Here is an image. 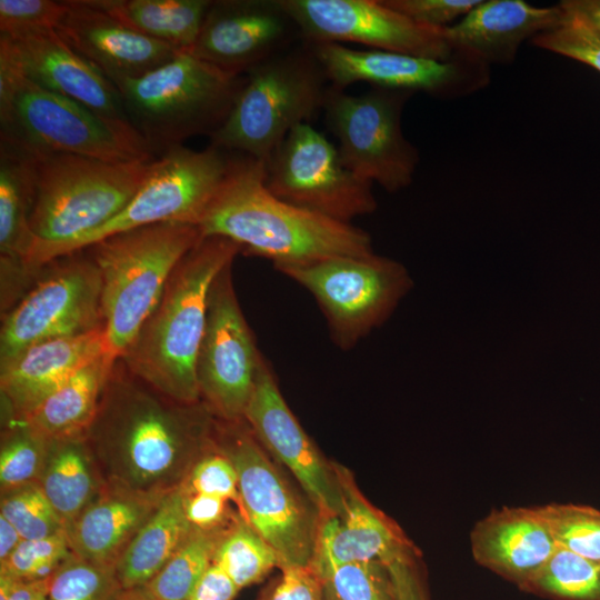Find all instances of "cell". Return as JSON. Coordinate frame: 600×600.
Here are the masks:
<instances>
[{"instance_id": "6da1fadb", "label": "cell", "mask_w": 600, "mask_h": 600, "mask_svg": "<svg viewBox=\"0 0 600 600\" xmlns=\"http://www.w3.org/2000/svg\"><path fill=\"white\" fill-rule=\"evenodd\" d=\"M216 424L202 401H174L118 360L84 437L106 486L168 494L216 447Z\"/></svg>"}, {"instance_id": "7a4b0ae2", "label": "cell", "mask_w": 600, "mask_h": 600, "mask_svg": "<svg viewBox=\"0 0 600 600\" xmlns=\"http://www.w3.org/2000/svg\"><path fill=\"white\" fill-rule=\"evenodd\" d=\"M266 173L261 161L232 157L197 223L202 237L227 238L241 252L271 260L274 268L373 252L367 231L281 200L267 188Z\"/></svg>"}, {"instance_id": "3957f363", "label": "cell", "mask_w": 600, "mask_h": 600, "mask_svg": "<svg viewBox=\"0 0 600 600\" xmlns=\"http://www.w3.org/2000/svg\"><path fill=\"white\" fill-rule=\"evenodd\" d=\"M241 252L233 241L202 237L179 261L153 310L119 359L126 369L163 396L200 402L196 361L213 280Z\"/></svg>"}, {"instance_id": "277c9868", "label": "cell", "mask_w": 600, "mask_h": 600, "mask_svg": "<svg viewBox=\"0 0 600 600\" xmlns=\"http://www.w3.org/2000/svg\"><path fill=\"white\" fill-rule=\"evenodd\" d=\"M154 159L112 162L68 153L37 154L30 217L36 242L26 259L29 270L39 274L66 247L116 217Z\"/></svg>"}, {"instance_id": "5b68a950", "label": "cell", "mask_w": 600, "mask_h": 600, "mask_svg": "<svg viewBox=\"0 0 600 600\" xmlns=\"http://www.w3.org/2000/svg\"><path fill=\"white\" fill-rule=\"evenodd\" d=\"M202 238L190 223L144 226L104 238L88 249L101 278L107 357L117 362L159 301L179 261Z\"/></svg>"}, {"instance_id": "8992f818", "label": "cell", "mask_w": 600, "mask_h": 600, "mask_svg": "<svg viewBox=\"0 0 600 600\" xmlns=\"http://www.w3.org/2000/svg\"><path fill=\"white\" fill-rule=\"evenodd\" d=\"M0 137L36 154L68 153L123 162L154 159L126 120L110 119L48 90L0 61Z\"/></svg>"}, {"instance_id": "52a82bcc", "label": "cell", "mask_w": 600, "mask_h": 600, "mask_svg": "<svg viewBox=\"0 0 600 600\" xmlns=\"http://www.w3.org/2000/svg\"><path fill=\"white\" fill-rule=\"evenodd\" d=\"M244 77L227 72L189 51L133 79L113 83L129 122L152 151L210 136L228 117Z\"/></svg>"}, {"instance_id": "ba28073f", "label": "cell", "mask_w": 600, "mask_h": 600, "mask_svg": "<svg viewBox=\"0 0 600 600\" xmlns=\"http://www.w3.org/2000/svg\"><path fill=\"white\" fill-rule=\"evenodd\" d=\"M312 50L278 53L247 72L210 144L267 164L289 132L323 108L329 88Z\"/></svg>"}, {"instance_id": "9c48e42d", "label": "cell", "mask_w": 600, "mask_h": 600, "mask_svg": "<svg viewBox=\"0 0 600 600\" xmlns=\"http://www.w3.org/2000/svg\"><path fill=\"white\" fill-rule=\"evenodd\" d=\"M216 443L233 464L248 523L276 550L280 569L309 566L320 512L272 462L247 422L217 419Z\"/></svg>"}, {"instance_id": "30bf717a", "label": "cell", "mask_w": 600, "mask_h": 600, "mask_svg": "<svg viewBox=\"0 0 600 600\" xmlns=\"http://www.w3.org/2000/svg\"><path fill=\"white\" fill-rule=\"evenodd\" d=\"M276 269L312 294L341 350L384 323L412 287L404 266L374 252Z\"/></svg>"}, {"instance_id": "8fae6325", "label": "cell", "mask_w": 600, "mask_h": 600, "mask_svg": "<svg viewBox=\"0 0 600 600\" xmlns=\"http://www.w3.org/2000/svg\"><path fill=\"white\" fill-rule=\"evenodd\" d=\"M410 96L379 88L350 94L329 87L323 102L343 164L388 192L408 187L419 163L418 150L401 128L403 106Z\"/></svg>"}, {"instance_id": "7c38bea8", "label": "cell", "mask_w": 600, "mask_h": 600, "mask_svg": "<svg viewBox=\"0 0 600 600\" xmlns=\"http://www.w3.org/2000/svg\"><path fill=\"white\" fill-rule=\"evenodd\" d=\"M43 270L2 314L0 363L36 343L103 327L100 271L90 256L76 251L49 262Z\"/></svg>"}, {"instance_id": "4fadbf2b", "label": "cell", "mask_w": 600, "mask_h": 600, "mask_svg": "<svg viewBox=\"0 0 600 600\" xmlns=\"http://www.w3.org/2000/svg\"><path fill=\"white\" fill-rule=\"evenodd\" d=\"M231 160L227 151L211 144L201 151L183 146L166 150L153 160L129 203L106 224L66 247L60 257L144 226L167 222L197 226L223 182Z\"/></svg>"}, {"instance_id": "5bb4252c", "label": "cell", "mask_w": 600, "mask_h": 600, "mask_svg": "<svg viewBox=\"0 0 600 600\" xmlns=\"http://www.w3.org/2000/svg\"><path fill=\"white\" fill-rule=\"evenodd\" d=\"M266 171L271 193L327 218L351 223L377 209L373 183L350 171L338 148L310 123L289 132Z\"/></svg>"}, {"instance_id": "9a60e30c", "label": "cell", "mask_w": 600, "mask_h": 600, "mask_svg": "<svg viewBox=\"0 0 600 600\" xmlns=\"http://www.w3.org/2000/svg\"><path fill=\"white\" fill-rule=\"evenodd\" d=\"M232 264L213 280L203 337L196 361L200 400L222 421L244 420L263 358L242 313Z\"/></svg>"}, {"instance_id": "2e32d148", "label": "cell", "mask_w": 600, "mask_h": 600, "mask_svg": "<svg viewBox=\"0 0 600 600\" xmlns=\"http://www.w3.org/2000/svg\"><path fill=\"white\" fill-rule=\"evenodd\" d=\"M309 46L331 87L341 90L361 81L379 89L460 98L490 82L488 64L457 52L450 60H436L384 50L352 49L334 42Z\"/></svg>"}, {"instance_id": "e0dca14e", "label": "cell", "mask_w": 600, "mask_h": 600, "mask_svg": "<svg viewBox=\"0 0 600 600\" xmlns=\"http://www.w3.org/2000/svg\"><path fill=\"white\" fill-rule=\"evenodd\" d=\"M308 43L351 42L436 60L454 52L443 30L419 24L383 0H280Z\"/></svg>"}, {"instance_id": "ac0fdd59", "label": "cell", "mask_w": 600, "mask_h": 600, "mask_svg": "<svg viewBox=\"0 0 600 600\" xmlns=\"http://www.w3.org/2000/svg\"><path fill=\"white\" fill-rule=\"evenodd\" d=\"M244 421L262 448L300 484L321 516L343 511L338 464L327 461L284 400L273 371L261 360Z\"/></svg>"}, {"instance_id": "d6986e66", "label": "cell", "mask_w": 600, "mask_h": 600, "mask_svg": "<svg viewBox=\"0 0 600 600\" xmlns=\"http://www.w3.org/2000/svg\"><path fill=\"white\" fill-rule=\"evenodd\" d=\"M293 31L298 29L280 0H216L189 52L242 76L280 53Z\"/></svg>"}, {"instance_id": "ffe728a7", "label": "cell", "mask_w": 600, "mask_h": 600, "mask_svg": "<svg viewBox=\"0 0 600 600\" xmlns=\"http://www.w3.org/2000/svg\"><path fill=\"white\" fill-rule=\"evenodd\" d=\"M0 61L30 81L110 119L129 121L116 86L54 29L0 34Z\"/></svg>"}, {"instance_id": "44dd1931", "label": "cell", "mask_w": 600, "mask_h": 600, "mask_svg": "<svg viewBox=\"0 0 600 600\" xmlns=\"http://www.w3.org/2000/svg\"><path fill=\"white\" fill-rule=\"evenodd\" d=\"M343 488V511L321 516L309 567L319 576L352 562L390 561L412 553L399 527L373 507L356 486L350 472L338 466Z\"/></svg>"}, {"instance_id": "7402d4cb", "label": "cell", "mask_w": 600, "mask_h": 600, "mask_svg": "<svg viewBox=\"0 0 600 600\" xmlns=\"http://www.w3.org/2000/svg\"><path fill=\"white\" fill-rule=\"evenodd\" d=\"M67 4L57 33L112 83L139 78L181 51L132 30L89 0H67Z\"/></svg>"}, {"instance_id": "603a6c76", "label": "cell", "mask_w": 600, "mask_h": 600, "mask_svg": "<svg viewBox=\"0 0 600 600\" xmlns=\"http://www.w3.org/2000/svg\"><path fill=\"white\" fill-rule=\"evenodd\" d=\"M107 356L103 327L47 340L0 363L2 419L22 420L87 363Z\"/></svg>"}, {"instance_id": "cb8c5ba5", "label": "cell", "mask_w": 600, "mask_h": 600, "mask_svg": "<svg viewBox=\"0 0 600 600\" xmlns=\"http://www.w3.org/2000/svg\"><path fill=\"white\" fill-rule=\"evenodd\" d=\"M559 4L537 7L523 0L482 1L458 22L443 30L453 52L489 67L514 61L521 44L562 23Z\"/></svg>"}, {"instance_id": "d4e9b609", "label": "cell", "mask_w": 600, "mask_h": 600, "mask_svg": "<svg viewBox=\"0 0 600 600\" xmlns=\"http://www.w3.org/2000/svg\"><path fill=\"white\" fill-rule=\"evenodd\" d=\"M474 559L524 588L557 544L537 507L502 508L481 519L470 533Z\"/></svg>"}, {"instance_id": "484cf974", "label": "cell", "mask_w": 600, "mask_h": 600, "mask_svg": "<svg viewBox=\"0 0 600 600\" xmlns=\"http://www.w3.org/2000/svg\"><path fill=\"white\" fill-rule=\"evenodd\" d=\"M166 496L104 486L66 530L71 551L92 562L117 566Z\"/></svg>"}, {"instance_id": "4316f807", "label": "cell", "mask_w": 600, "mask_h": 600, "mask_svg": "<svg viewBox=\"0 0 600 600\" xmlns=\"http://www.w3.org/2000/svg\"><path fill=\"white\" fill-rule=\"evenodd\" d=\"M64 531L106 486L84 434L51 439L37 482Z\"/></svg>"}, {"instance_id": "83f0119b", "label": "cell", "mask_w": 600, "mask_h": 600, "mask_svg": "<svg viewBox=\"0 0 600 600\" xmlns=\"http://www.w3.org/2000/svg\"><path fill=\"white\" fill-rule=\"evenodd\" d=\"M37 188V154L0 137V258L24 261L36 238L30 217Z\"/></svg>"}, {"instance_id": "f1b7e54d", "label": "cell", "mask_w": 600, "mask_h": 600, "mask_svg": "<svg viewBox=\"0 0 600 600\" xmlns=\"http://www.w3.org/2000/svg\"><path fill=\"white\" fill-rule=\"evenodd\" d=\"M184 510V496L178 487L131 540L116 566L121 589L146 586L168 562L192 531Z\"/></svg>"}, {"instance_id": "f546056e", "label": "cell", "mask_w": 600, "mask_h": 600, "mask_svg": "<svg viewBox=\"0 0 600 600\" xmlns=\"http://www.w3.org/2000/svg\"><path fill=\"white\" fill-rule=\"evenodd\" d=\"M114 363L107 356L87 363L21 421L48 440L84 434Z\"/></svg>"}, {"instance_id": "4dcf8cb0", "label": "cell", "mask_w": 600, "mask_h": 600, "mask_svg": "<svg viewBox=\"0 0 600 600\" xmlns=\"http://www.w3.org/2000/svg\"><path fill=\"white\" fill-rule=\"evenodd\" d=\"M132 30L189 51L201 31L211 0H89Z\"/></svg>"}, {"instance_id": "1f68e13d", "label": "cell", "mask_w": 600, "mask_h": 600, "mask_svg": "<svg viewBox=\"0 0 600 600\" xmlns=\"http://www.w3.org/2000/svg\"><path fill=\"white\" fill-rule=\"evenodd\" d=\"M212 564L221 569L240 590L259 582L273 568H280L276 550L238 517L220 536Z\"/></svg>"}, {"instance_id": "d6a6232c", "label": "cell", "mask_w": 600, "mask_h": 600, "mask_svg": "<svg viewBox=\"0 0 600 600\" xmlns=\"http://www.w3.org/2000/svg\"><path fill=\"white\" fill-rule=\"evenodd\" d=\"M227 528H193L162 569L143 586L147 592L156 600H186L212 564L217 543Z\"/></svg>"}, {"instance_id": "836d02e7", "label": "cell", "mask_w": 600, "mask_h": 600, "mask_svg": "<svg viewBox=\"0 0 600 600\" xmlns=\"http://www.w3.org/2000/svg\"><path fill=\"white\" fill-rule=\"evenodd\" d=\"M524 589L561 600H600V562L557 547Z\"/></svg>"}, {"instance_id": "e575fe53", "label": "cell", "mask_w": 600, "mask_h": 600, "mask_svg": "<svg viewBox=\"0 0 600 600\" xmlns=\"http://www.w3.org/2000/svg\"><path fill=\"white\" fill-rule=\"evenodd\" d=\"M49 440L21 420L3 423L0 449L1 493L37 483L43 470Z\"/></svg>"}, {"instance_id": "d590c367", "label": "cell", "mask_w": 600, "mask_h": 600, "mask_svg": "<svg viewBox=\"0 0 600 600\" xmlns=\"http://www.w3.org/2000/svg\"><path fill=\"white\" fill-rule=\"evenodd\" d=\"M556 544L600 562V510L581 504L537 507Z\"/></svg>"}, {"instance_id": "8d00e7d4", "label": "cell", "mask_w": 600, "mask_h": 600, "mask_svg": "<svg viewBox=\"0 0 600 600\" xmlns=\"http://www.w3.org/2000/svg\"><path fill=\"white\" fill-rule=\"evenodd\" d=\"M120 590L116 566L92 562L76 554L48 578L49 600H111Z\"/></svg>"}, {"instance_id": "74e56055", "label": "cell", "mask_w": 600, "mask_h": 600, "mask_svg": "<svg viewBox=\"0 0 600 600\" xmlns=\"http://www.w3.org/2000/svg\"><path fill=\"white\" fill-rule=\"evenodd\" d=\"M0 514L18 530L23 540L47 538L64 531L38 483L1 493Z\"/></svg>"}, {"instance_id": "f35d334b", "label": "cell", "mask_w": 600, "mask_h": 600, "mask_svg": "<svg viewBox=\"0 0 600 600\" xmlns=\"http://www.w3.org/2000/svg\"><path fill=\"white\" fill-rule=\"evenodd\" d=\"M320 579L326 600H394L388 568L378 561L346 563Z\"/></svg>"}, {"instance_id": "ab89813d", "label": "cell", "mask_w": 600, "mask_h": 600, "mask_svg": "<svg viewBox=\"0 0 600 600\" xmlns=\"http://www.w3.org/2000/svg\"><path fill=\"white\" fill-rule=\"evenodd\" d=\"M72 554L66 531L47 538L22 540L0 562V576L26 581L44 580Z\"/></svg>"}, {"instance_id": "60d3db41", "label": "cell", "mask_w": 600, "mask_h": 600, "mask_svg": "<svg viewBox=\"0 0 600 600\" xmlns=\"http://www.w3.org/2000/svg\"><path fill=\"white\" fill-rule=\"evenodd\" d=\"M180 489L186 494L202 493L222 498L231 502L240 517L247 521L237 471L231 461L218 449L217 443L197 461Z\"/></svg>"}, {"instance_id": "b9f144b4", "label": "cell", "mask_w": 600, "mask_h": 600, "mask_svg": "<svg viewBox=\"0 0 600 600\" xmlns=\"http://www.w3.org/2000/svg\"><path fill=\"white\" fill-rule=\"evenodd\" d=\"M531 42L541 49L573 59L600 72V34L566 14L560 26L539 34Z\"/></svg>"}, {"instance_id": "7bdbcfd3", "label": "cell", "mask_w": 600, "mask_h": 600, "mask_svg": "<svg viewBox=\"0 0 600 600\" xmlns=\"http://www.w3.org/2000/svg\"><path fill=\"white\" fill-rule=\"evenodd\" d=\"M68 11L67 1L0 0V34L54 29Z\"/></svg>"}, {"instance_id": "ee69618b", "label": "cell", "mask_w": 600, "mask_h": 600, "mask_svg": "<svg viewBox=\"0 0 600 600\" xmlns=\"http://www.w3.org/2000/svg\"><path fill=\"white\" fill-rule=\"evenodd\" d=\"M412 21L438 30L458 22L481 0H383Z\"/></svg>"}, {"instance_id": "f6af8a7d", "label": "cell", "mask_w": 600, "mask_h": 600, "mask_svg": "<svg viewBox=\"0 0 600 600\" xmlns=\"http://www.w3.org/2000/svg\"><path fill=\"white\" fill-rule=\"evenodd\" d=\"M258 600H326L323 582L309 566L281 569Z\"/></svg>"}, {"instance_id": "bcb514c9", "label": "cell", "mask_w": 600, "mask_h": 600, "mask_svg": "<svg viewBox=\"0 0 600 600\" xmlns=\"http://www.w3.org/2000/svg\"><path fill=\"white\" fill-rule=\"evenodd\" d=\"M183 496L186 516L192 528L204 531L220 530L240 517L234 506L222 498L202 493Z\"/></svg>"}, {"instance_id": "7dc6e473", "label": "cell", "mask_w": 600, "mask_h": 600, "mask_svg": "<svg viewBox=\"0 0 600 600\" xmlns=\"http://www.w3.org/2000/svg\"><path fill=\"white\" fill-rule=\"evenodd\" d=\"M386 566L391 579L394 600H428L412 553L397 558Z\"/></svg>"}, {"instance_id": "c3c4849f", "label": "cell", "mask_w": 600, "mask_h": 600, "mask_svg": "<svg viewBox=\"0 0 600 600\" xmlns=\"http://www.w3.org/2000/svg\"><path fill=\"white\" fill-rule=\"evenodd\" d=\"M238 592L230 578L211 564L186 600H233Z\"/></svg>"}, {"instance_id": "681fc988", "label": "cell", "mask_w": 600, "mask_h": 600, "mask_svg": "<svg viewBox=\"0 0 600 600\" xmlns=\"http://www.w3.org/2000/svg\"><path fill=\"white\" fill-rule=\"evenodd\" d=\"M0 600H49L48 579L26 581L0 576Z\"/></svg>"}, {"instance_id": "f907efd6", "label": "cell", "mask_w": 600, "mask_h": 600, "mask_svg": "<svg viewBox=\"0 0 600 600\" xmlns=\"http://www.w3.org/2000/svg\"><path fill=\"white\" fill-rule=\"evenodd\" d=\"M564 14L600 34V0H562Z\"/></svg>"}, {"instance_id": "816d5d0a", "label": "cell", "mask_w": 600, "mask_h": 600, "mask_svg": "<svg viewBox=\"0 0 600 600\" xmlns=\"http://www.w3.org/2000/svg\"><path fill=\"white\" fill-rule=\"evenodd\" d=\"M22 540L18 530L0 514V562L4 561Z\"/></svg>"}, {"instance_id": "f5cc1de1", "label": "cell", "mask_w": 600, "mask_h": 600, "mask_svg": "<svg viewBox=\"0 0 600 600\" xmlns=\"http://www.w3.org/2000/svg\"><path fill=\"white\" fill-rule=\"evenodd\" d=\"M111 600H156L143 587L121 589Z\"/></svg>"}]
</instances>
